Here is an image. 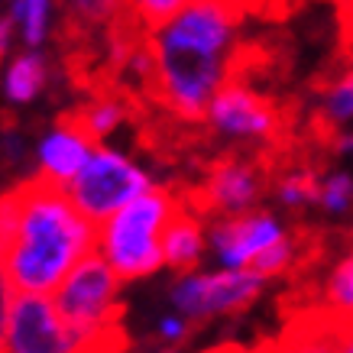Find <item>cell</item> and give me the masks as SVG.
Returning a JSON list of instances; mask_svg holds the SVG:
<instances>
[{
	"mask_svg": "<svg viewBox=\"0 0 353 353\" xmlns=\"http://www.w3.org/2000/svg\"><path fill=\"white\" fill-rule=\"evenodd\" d=\"M266 282L269 279L259 276L256 269H194V272L175 276L169 301L192 324H201L250 308L263 295Z\"/></svg>",
	"mask_w": 353,
	"mask_h": 353,
	"instance_id": "6",
	"label": "cell"
},
{
	"mask_svg": "<svg viewBox=\"0 0 353 353\" xmlns=\"http://www.w3.org/2000/svg\"><path fill=\"white\" fill-rule=\"evenodd\" d=\"M162 353H179V350H175V347H172V350H162Z\"/></svg>",
	"mask_w": 353,
	"mask_h": 353,
	"instance_id": "34",
	"label": "cell"
},
{
	"mask_svg": "<svg viewBox=\"0 0 353 353\" xmlns=\"http://www.w3.org/2000/svg\"><path fill=\"white\" fill-rule=\"evenodd\" d=\"M17 46H20V39H17V26H13L10 17L3 13V17H0V62H3Z\"/></svg>",
	"mask_w": 353,
	"mask_h": 353,
	"instance_id": "27",
	"label": "cell"
},
{
	"mask_svg": "<svg viewBox=\"0 0 353 353\" xmlns=\"http://www.w3.org/2000/svg\"><path fill=\"white\" fill-rule=\"evenodd\" d=\"M17 285H13L7 266L0 263V353L7 347V334H10V318H13V301H17Z\"/></svg>",
	"mask_w": 353,
	"mask_h": 353,
	"instance_id": "23",
	"label": "cell"
},
{
	"mask_svg": "<svg viewBox=\"0 0 353 353\" xmlns=\"http://www.w3.org/2000/svg\"><path fill=\"white\" fill-rule=\"evenodd\" d=\"M246 10L236 0H192L143 30L152 55L150 91L182 123H204L217 91L234 81L243 55Z\"/></svg>",
	"mask_w": 353,
	"mask_h": 353,
	"instance_id": "1",
	"label": "cell"
},
{
	"mask_svg": "<svg viewBox=\"0 0 353 353\" xmlns=\"http://www.w3.org/2000/svg\"><path fill=\"white\" fill-rule=\"evenodd\" d=\"M75 117L97 143H104L127 123V101L120 94H94Z\"/></svg>",
	"mask_w": 353,
	"mask_h": 353,
	"instance_id": "16",
	"label": "cell"
},
{
	"mask_svg": "<svg viewBox=\"0 0 353 353\" xmlns=\"http://www.w3.org/2000/svg\"><path fill=\"white\" fill-rule=\"evenodd\" d=\"M341 353H353V343H347V347H343V350Z\"/></svg>",
	"mask_w": 353,
	"mask_h": 353,
	"instance_id": "33",
	"label": "cell"
},
{
	"mask_svg": "<svg viewBox=\"0 0 353 353\" xmlns=\"http://www.w3.org/2000/svg\"><path fill=\"white\" fill-rule=\"evenodd\" d=\"M314 127L327 139V146H331V139L337 133L353 127V52H350V62L318 85Z\"/></svg>",
	"mask_w": 353,
	"mask_h": 353,
	"instance_id": "14",
	"label": "cell"
},
{
	"mask_svg": "<svg viewBox=\"0 0 353 353\" xmlns=\"http://www.w3.org/2000/svg\"><path fill=\"white\" fill-rule=\"evenodd\" d=\"M150 188H156V179L146 165H139L130 152L117 150V146L97 143V150L91 152L85 169L72 179L65 192L88 221L104 224L108 217L123 211L130 201H137Z\"/></svg>",
	"mask_w": 353,
	"mask_h": 353,
	"instance_id": "5",
	"label": "cell"
},
{
	"mask_svg": "<svg viewBox=\"0 0 353 353\" xmlns=\"http://www.w3.org/2000/svg\"><path fill=\"white\" fill-rule=\"evenodd\" d=\"M94 150L97 139L78 123V117L55 120L32 146V165H36L32 179H43L46 185H55V188H68Z\"/></svg>",
	"mask_w": 353,
	"mask_h": 353,
	"instance_id": "11",
	"label": "cell"
},
{
	"mask_svg": "<svg viewBox=\"0 0 353 353\" xmlns=\"http://www.w3.org/2000/svg\"><path fill=\"white\" fill-rule=\"evenodd\" d=\"M3 13H7V3H3V0H0V17H3Z\"/></svg>",
	"mask_w": 353,
	"mask_h": 353,
	"instance_id": "32",
	"label": "cell"
},
{
	"mask_svg": "<svg viewBox=\"0 0 353 353\" xmlns=\"http://www.w3.org/2000/svg\"><path fill=\"white\" fill-rule=\"evenodd\" d=\"M236 3H240V7L250 13V10H256V7H263V3H269V0H236Z\"/></svg>",
	"mask_w": 353,
	"mask_h": 353,
	"instance_id": "31",
	"label": "cell"
},
{
	"mask_svg": "<svg viewBox=\"0 0 353 353\" xmlns=\"http://www.w3.org/2000/svg\"><path fill=\"white\" fill-rule=\"evenodd\" d=\"M49 78H52L49 55L43 49L17 46L0 62V101L7 108H30L43 97V91L49 88Z\"/></svg>",
	"mask_w": 353,
	"mask_h": 353,
	"instance_id": "12",
	"label": "cell"
},
{
	"mask_svg": "<svg viewBox=\"0 0 353 353\" xmlns=\"http://www.w3.org/2000/svg\"><path fill=\"white\" fill-rule=\"evenodd\" d=\"M272 192L285 208H305V204L321 198V179L311 169L299 165V169H285L282 175H276Z\"/></svg>",
	"mask_w": 353,
	"mask_h": 353,
	"instance_id": "18",
	"label": "cell"
},
{
	"mask_svg": "<svg viewBox=\"0 0 353 353\" xmlns=\"http://www.w3.org/2000/svg\"><path fill=\"white\" fill-rule=\"evenodd\" d=\"M192 0H127L130 20L137 23L139 30H150L156 23L169 20L172 13H179L182 7H188Z\"/></svg>",
	"mask_w": 353,
	"mask_h": 353,
	"instance_id": "22",
	"label": "cell"
},
{
	"mask_svg": "<svg viewBox=\"0 0 353 353\" xmlns=\"http://www.w3.org/2000/svg\"><path fill=\"white\" fill-rule=\"evenodd\" d=\"M123 350H127V341H123V334H120V337H114V341L97 343L91 353H123Z\"/></svg>",
	"mask_w": 353,
	"mask_h": 353,
	"instance_id": "29",
	"label": "cell"
},
{
	"mask_svg": "<svg viewBox=\"0 0 353 353\" xmlns=\"http://www.w3.org/2000/svg\"><path fill=\"white\" fill-rule=\"evenodd\" d=\"M201 353H250V350H240L234 343H221V347H208V350H201Z\"/></svg>",
	"mask_w": 353,
	"mask_h": 353,
	"instance_id": "30",
	"label": "cell"
},
{
	"mask_svg": "<svg viewBox=\"0 0 353 353\" xmlns=\"http://www.w3.org/2000/svg\"><path fill=\"white\" fill-rule=\"evenodd\" d=\"M341 7V36H343V46L347 52H353V0H337Z\"/></svg>",
	"mask_w": 353,
	"mask_h": 353,
	"instance_id": "28",
	"label": "cell"
},
{
	"mask_svg": "<svg viewBox=\"0 0 353 353\" xmlns=\"http://www.w3.org/2000/svg\"><path fill=\"white\" fill-rule=\"evenodd\" d=\"M285 234L282 221L259 208L236 217H208V256L221 269H250L259 253Z\"/></svg>",
	"mask_w": 353,
	"mask_h": 353,
	"instance_id": "10",
	"label": "cell"
},
{
	"mask_svg": "<svg viewBox=\"0 0 353 353\" xmlns=\"http://www.w3.org/2000/svg\"><path fill=\"white\" fill-rule=\"evenodd\" d=\"M318 308H324L327 314L341 318V321L353 324V253H347L331 269V276H327V282L321 289V305Z\"/></svg>",
	"mask_w": 353,
	"mask_h": 353,
	"instance_id": "17",
	"label": "cell"
},
{
	"mask_svg": "<svg viewBox=\"0 0 353 353\" xmlns=\"http://www.w3.org/2000/svg\"><path fill=\"white\" fill-rule=\"evenodd\" d=\"M269 188V172L259 159L250 156H224L204 175L194 208L204 217H236L256 211Z\"/></svg>",
	"mask_w": 353,
	"mask_h": 353,
	"instance_id": "8",
	"label": "cell"
},
{
	"mask_svg": "<svg viewBox=\"0 0 353 353\" xmlns=\"http://www.w3.org/2000/svg\"><path fill=\"white\" fill-rule=\"evenodd\" d=\"M0 156L10 162V165H20V162L30 156V146H26L23 133H17V130H7V133L0 137Z\"/></svg>",
	"mask_w": 353,
	"mask_h": 353,
	"instance_id": "26",
	"label": "cell"
},
{
	"mask_svg": "<svg viewBox=\"0 0 353 353\" xmlns=\"http://www.w3.org/2000/svg\"><path fill=\"white\" fill-rule=\"evenodd\" d=\"M59 0H7V17L17 26V39L26 49H43L52 39Z\"/></svg>",
	"mask_w": 353,
	"mask_h": 353,
	"instance_id": "15",
	"label": "cell"
},
{
	"mask_svg": "<svg viewBox=\"0 0 353 353\" xmlns=\"http://www.w3.org/2000/svg\"><path fill=\"white\" fill-rule=\"evenodd\" d=\"M62 3L81 26H110L120 17H130L127 0H62Z\"/></svg>",
	"mask_w": 353,
	"mask_h": 353,
	"instance_id": "19",
	"label": "cell"
},
{
	"mask_svg": "<svg viewBox=\"0 0 353 353\" xmlns=\"http://www.w3.org/2000/svg\"><path fill=\"white\" fill-rule=\"evenodd\" d=\"M94 347L62 318L52 295H17L3 353H91Z\"/></svg>",
	"mask_w": 353,
	"mask_h": 353,
	"instance_id": "9",
	"label": "cell"
},
{
	"mask_svg": "<svg viewBox=\"0 0 353 353\" xmlns=\"http://www.w3.org/2000/svg\"><path fill=\"white\" fill-rule=\"evenodd\" d=\"M185 204L188 201L172 194L169 188L159 185L150 188L123 211L97 224V253L108 259L123 282L156 276L159 269H165V256H162L165 227L175 221Z\"/></svg>",
	"mask_w": 353,
	"mask_h": 353,
	"instance_id": "3",
	"label": "cell"
},
{
	"mask_svg": "<svg viewBox=\"0 0 353 353\" xmlns=\"http://www.w3.org/2000/svg\"><path fill=\"white\" fill-rule=\"evenodd\" d=\"M162 256H165V269H172L175 276L201 269V259L208 256V217L194 204H185L175 221L165 227Z\"/></svg>",
	"mask_w": 353,
	"mask_h": 353,
	"instance_id": "13",
	"label": "cell"
},
{
	"mask_svg": "<svg viewBox=\"0 0 353 353\" xmlns=\"http://www.w3.org/2000/svg\"><path fill=\"white\" fill-rule=\"evenodd\" d=\"M327 214H343L353 204V179L347 172H331L321 179V198H318Z\"/></svg>",
	"mask_w": 353,
	"mask_h": 353,
	"instance_id": "21",
	"label": "cell"
},
{
	"mask_svg": "<svg viewBox=\"0 0 353 353\" xmlns=\"http://www.w3.org/2000/svg\"><path fill=\"white\" fill-rule=\"evenodd\" d=\"M97 250V224L65 188L30 179L17 188V236L3 266L20 295H52L65 276Z\"/></svg>",
	"mask_w": 353,
	"mask_h": 353,
	"instance_id": "2",
	"label": "cell"
},
{
	"mask_svg": "<svg viewBox=\"0 0 353 353\" xmlns=\"http://www.w3.org/2000/svg\"><path fill=\"white\" fill-rule=\"evenodd\" d=\"M120 285L123 279L94 250L65 276V282L52 292V301L65 321L91 347H97L120 337Z\"/></svg>",
	"mask_w": 353,
	"mask_h": 353,
	"instance_id": "4",
	"label": "cell"
},
{
	"mask_svg": "<svg viewBox=\"0 0 353 353\" xmlns=\"http://www.w3.org/2000/svg\"><path fill=\"white\" fill-rule=\"evenodd\" d=\"M204 127L217 139H227V143L272 146L282 137L285 120H282V110L263 91H256L246 78L236 75L211 101V108L204 114Z\"/></svg>",
	"mask_w": 353,
	"mask_h": 353,
	"instance_id": "7",
	"label": "cell"
},
{
	"mask_svg": "<svg viewBox=\"0 0 353 353\" xmlns=\"http://www.w3.org/2000/svg\"><path fill=\"white\" fill-rule=\"evenodd\" d=\"M17 236V192L0 194V263L7 259Z\"/></svg>",
	"mask_w": 353,
	"mask_h": 353,
	"instance_id": "24",
	"label": "cell"
},
{
	"mask_svg": "<svg viewBox=\"0 0 353 353\" xmlns=\"http://www.w3.org/2000/svg\"><path fill=\"white\" fill-rule=\"evenodd\" d=\"M299 256H301L299 240L285 234L279 243L269 246L266 253H259V256L253 259V266H250V269H256L259 276H266V279H279V276H285V272H292V269H295Z\"/></svg>",
	"mask_w": 353,
	"mask_h": 353,
	"instance_id": "20",
	"label": "cell"
},
{
	"mask_svg": "<svg viewBox=\"0 0 353 353\" xmlns=\"http://www.w3.org/2000/svg\"><path fill=\"white\" fill-rule=\"evenodd\" d=\"M156 331H159L162 341L175 347V343H182L185 337H188V331H192V321H188L185 314H179V311L172 308L169 314H162V318H159V324H156Z\"/></svg>",
	"mask_w": 353,
	"mask_h": 353,
	"instance_id": "25",
	"label": "cell"
}]
</instances>
